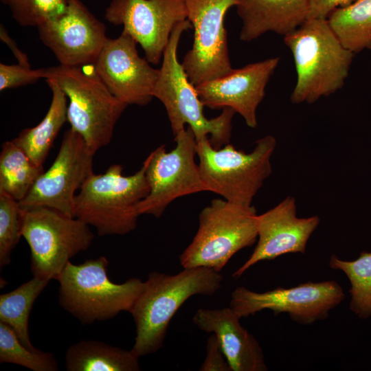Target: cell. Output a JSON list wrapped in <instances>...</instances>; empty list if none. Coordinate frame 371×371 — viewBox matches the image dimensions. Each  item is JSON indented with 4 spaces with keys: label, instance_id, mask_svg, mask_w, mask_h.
I'll list each match as a JSON object with an SVG mask.
<instances>
[{
    "label": "cell",
    "instance_id": "1",
    "mask_svg": "<svg viewBox=\"0 0 371 371\" xmlns=\"http://www.w3.org/2000/svg\"><path fill=\"white\" fill-rule=\"evenodd\" d=\"M223 280L220 272L202 267L183 268L175 275L149 273L129 311L136 330L132 350L139 357L159 350L170 322L181 305L195 295H212Z\"/></svg>",
    "mask_w": 371,
    "mask_h": 371
},
{
    "label": "cell",
    "instance_id": "2",
    "mask_svg": "<svg viewBox=\"0 0 371 371\" xmlns=\"http://www.w3.org/2000/svg\"><path fill=\"white\" fill-rule=\"evenodd\" d=\"M297 75L291 94L293 104H312L341 89L348 76L354 54L344 47L327 19H307L284 36Z\"/></svg>",
    "mask_w": 371,
    "mask_h": 371
},
{
    "label": "cell",
    "instance_id": "3",
    "mask_svg": "<svg viewBox=\"0 0 371 371\" xmlns=\"http://www.w3.org/2000/svg\"><path fill=\"white\" fill-rule=\"evenodd\" d=\"M192 28L186 19L172 30L163 54V61L153 89V97L164 104L174 136L185 129L188 124L196 141L208 137L215 148L229 143L232 120L236 113L231 108L223 109L222 113L212 119L205 117L204 105L195 86L190 81L182 64L178 61L177 48L182 33Z\"/></svg>",
    "mask_w": 371,
    "mask_h": 371
},
{
    "label": "cell",
    "instance_id": "4",
    "mask_svg": "<svg viewBox=\"0 0 371 371\" xmlns=\"http://www.w3.org/2000/svg\"><path fill=\"white\" fill-rule=\"evenodd\" d=\"M122 170L113 164L104 173H93L74 198L73 216L95 227L100 236L134 230L139 216L137 205L149 192L144 162L132 175H123Z\"/></svg>",
    "mask_w": 371,
    "mask_h": 371
},
{
    "label": "cell",
    "instance_id": "5",
    "mask_svg": "<svg viewBox=\"0 0 371 371\" xmlns=\"http://www.w3.org/2000/svg\"><path fill=\"white\" fill-rule=\"evenodd\" d=\"M45 80L54 82L67 100L71 128L95 154L111 142L115 126L127 105L109 90L93 64L45 68Z\"/></svg>",
    "mask_w": 371,
    "mask_h": 371
},
{
    "label": "cell",
    "instance_id": "6",
    "mask_svg": "<svg viewBox=\"0 0 371 371\" xmlns=\"http://www.w3.org/2000/svg\"><path fill=\"white\" fill-rule=\"evenodd\" d=\"M104 256L74 265L68 262L58 278V302L82 324L113 318L129 312L144 286L137 278L115 284L109 278Z\"/></svg>",
    "mask_w": 371,
    "mask_h": 371
},
{
    "label": "cell",
    "instance_id": "7",
    "mask_svg": "<svg viewBox=\"0 0 371 371\" xmlns=\"http://www.w3.org/2000/svg\"><path fill=\"white\" fill-rule=\"evenodd\" d=\"M276 146V139L270 135L258 139L248 153L229 143L215 148L208 137L196 141L199 172L206 190L227 201L251 205L271 173V157Z\"/></svg>",
    "mask_w": 371,
    "mask_h": 371
},
{
    "label": "cell",
    "instance_id": "8",
    "mask_svg": "<svg viewBox=\"0 0 371 371\" xmlns=\"http://www.w3.org/2000/svg\"><path fill=\"white\" fill-rule=\"evenodd\" d=\"M256 216L252 205L213 199L199 214L198 230L179 256L181 265L220 272L234 254L256 241Z\"/></svg>",
    "mask_w": 371,
    "mask_h": 371
},
{
    "label": "cell",
    "instance_id": "9",
    "mask_svg": "<svg viewBox=\"0 0 371 371\" xmlns=\"http://www.w3.org/2000/svg\"><path fill=\"white\" fill-rule=\"evenodd\" d=\"M20 221L30 249L31 271L40 279L57 280L70 259L94 238L89 225L49 207L21 209Z\"/></svg>",
    "mask_w": 371,
    "mask_h": 371
},
{
    "label": "cell",
    "instance_id": "10",
    "mask_svg": "<svg viewBox=\"0 0 371 371\" xmlns=\"http://www.w3.org/2000/svg\"><path fill=\"white\" fill-rule=\"evenodd\" d=\"M176 146L167 152L164 145L152 151L144 163L149 186L148 195L137 205L139 215L159 218L177 198L207 191L195 162L196 139L188 126L175 136Z\"/></svg>",
    "mask_w": 371,
    "mask_h": 371
},
{
    "label": "cell",
    "instance_id": "11",
    "mask_svg": "<svg viewBox=\"0 0 371 371\" xmlns=\"http://www.w3.org/2000/svg\"><path fill=\"white\" fill-rule=\"evenodd\" d=\"M344 297L341 286L335 280L310 281L262 293L238 286L232 293L229 306L241 318L269 309L275 315L286 313L292 320L308 325L326 319Z\"/></svg>",
    "mask_w": 371,
    "mask_h": 371
},
{
    "label": "cell",
    "instance_id": "12",
    "mask_svg": "<svg viewBox=\"0 0 371 371\" xmlns=\"http://www.w3.org/2000/svg\"><path fill=\"white\" fill-rule=\"evenodd\" d=\"M188 20L194 29L192 48L181 63L190 81L196 86L233 70L224 20L237 0H184Z\"/></svg>",
    "mask_w": 371,
    "mask_h": 371
},
{
    "label": "cell",
    "instance_id": "13",
    "mask_svg": "<svg viewBox=\"0 0 371 371\" xmlns=\"http://www.w3.org/2000/svg\"><path fill=\"white\" fill-rule=\"evenodd\" d=\"M94 155L78 133L67 130L55 160L19 202L20 208L46 207L73 216L76 192L93 173Z\"/></svg>",
    "mask_w": 371,
    "mask_h": 371
},
{
    "label": "cell",
    "instance_id": "14",
    "mask_svg": "<svg viewBox=\"0 0 371 371\" xmlns=\"http://www.w3.org/2000/svg\"><path fill=\"white\" fill-rule=\"evenodd\" d=\"M187 17L184 0H112L104 14L107 21L123 26L153 65L160 63L172 30Z\"/></svg>",
    "mask_w": 371,
    "mask_h": 371
},
{
    "label": "cell",
    "instance_id": "15",
    "mask_svg": "<svg viewBox=\"0 0 371 371\" xmlns=\"http://www.w3.org/2000/svg\"><path fill=\"white\" fill-rule=\"evenodd\" d=\"M37 28L41 42L63 66L93 64L108 39L104 24L80 0H69L64 12Z\"/></svg>",
    "mask_w": 371,
    "mask_h": 371
},
{
    "label": "cell",
    "instance_id": "16",
    "mask_svg": "<svg viewBox=\"0 0 371 371\" xmlns=\"http://www.w3.org/2000/svg\"><path fill=\"white\" fill-rule=\"evenodd\" d=\"M137 42L122 32L116 38H109L96 60L95 69L109 89L119 100L126 104L144 106L153 97L159 69L141 58Z\"/></svg>",
    "mask_w": 371,
    "mask_h": 371
},
{
    "label": "cell",
    "instance_id": "17",
    "mask_svg": "<svg viewBox=\"0 0 371 371\" xmlns=\"http://www.w3.org/2000/svg\"><path fill=\"white\" fill-rule=\"evenodd\" d=\"M319 223L318 216L298 217L295 199L291 196L265 213L257 214L256 246L233 277H240L262 260H273L287 254H304L308 241Z\"/></svg>",
    "mask_w": 371,
    "mask_h": 371
},
{
    "label": "cell",
    "instance_id": "18",
    "mask_svg": "<svg viewBox=\"0 0 371 371\" xmlns=\"http://www.w3.org/2000/svg\"><path fill=\"white\" fill-rule=\"evenodd\" d=\"M279 61V57L267 58L203 82L195 86L199 97L203 104L211 109H234L249 127L256 128L258 106Z\"/></svg>",
    "mask_w": 371,
    "mask_h": 371
},
{
    "label": "cell",
    "instance_id": "19",
    "mask_svg": "<svg viewBox=\"0 0 371 371\" xmlns=\"http://www.w3.org/2000/svg\"><path fill=\"white\" fill-rule=\"evenodd\" d=\"M241 317L230 306L199 308L194 324L201 330L216 335L232 371H266L262 350L240 324Z\"/></svg>",
    "mask_w": 371,
    "mask_h": 371
},
{
    "label": "cell",
    "instance_id": "20",
    "mask_svg": "<svg viewBox=\"0 0 371 371\" xmlns=\"http://www.w3.org/2000/svg\"><path fill=\"white\" fill-rule=\"evenodd\" d=\"M240 39L250 42L267 32L285 36L308 17L309 0H237Z\"/></svg>",
    "mask_w": 371,
    "mask_h": 371
},
{
    "label": "cell",
    "instance_id": "21",
    "mask_svg": "<svg viewBox=\"0 0 371 371\" xmlns=\"http://www.w3.org/2000/svg\"><path fill=\"white\" fill-rule=\"evenodd\" d=\"M52 98L43 119L35 126L23 129L12 142L37 166H43L60 128L67 120V98L53 81L46 80Z\"/></svg>",
    "mask_w": 371,
    "mask_h": 371
},
{
    "label": "cell",
    "instance_id": "22",
    "mask_svg": "<svg viewBox=\"0 0 371 371\" xmlns=\"http://www.w3.org/2000/svg\"><path fill=\"white\" fill-rule=\"evenodd\" d=\"M139 356L95 340H82L70 346L65 353L67 371H137Z\"/></svg>",
    "mask_w": 371,
    "mask_h": 371
},
{
    "label": "cell",
    "instance_id": "23",
    "mask_svg": "<svg viewBox=\"0 0 371 371\" xmlns=\"http://www.w3.org/2000/svg\"><path fill=\"white\" fill-rule=\"evenodd\" d=\"M327 21L345 48L353 54L371 50V0H355L338 8Z\"/></svg>",
    "mask_w": 371,
    "mask_h": 371
},
{
    "label": "cell",
    "instance_id": "24",
    "mask_svg": "<svg viewBox=\"0 0 371 371\" xmlns=\"http://www.w3.org/2000/svg\"><path fill=\"white\" fill-rule=\"evenodd\" d=\"M36 277L14 290L0 295V322L10 326L20 341L31 350H38L29 334V317L33 304L49 283Z\"/></svg>",
    "mask_w": 371,
    "mask_h": 371
},
{
    "label": "cell",
    "instance_id": "25",
    "mask_svg": "<svg viewBox=\"0 0 371 371\" xmlns=\"http://www.w3.org/2000/svg\"><path fill=\"white\" fill-rule=\"evenodd\" d=\"M43 172V166L36 165L12 141L3 143L0 153V192L19 202Z\"/></svg>",
    "mask_w": 371,
    "mask_h": 371
},
{
    "label": "cell",
    "instance_id": "26",
    "mask_svg": "<svg viewBox=\"0 0 371 371\" xmlns=\"http://www.w3.org/2000/svg\"><path fill=\"white\" fill-rule=\"evenodd\" d=\"M329 267L344 273L350 288V310L360 319L371 317V252L362 251L354 260H344L332 255Z\"/></svg>",
    "mask_w": 371,
    "mask_h": 371
},
{
    "label": "cell",
    "instance_id": "27",
    "mask_svg": "<svg viewBox=\"0 0 371 371\" xmlns=\"http://www.w3.org/2000/svg\"><path fill=\"white\" fill-rule=\"evenodd\" d=\"M0 363L23 366L33 371H57L58 363L53 353L33 351L19 339L12 328L0 322Z\"/></svg>",
    "mask_w": 371,
    "mask_h": 371
},
{
    "label": "cell",
    "instance_id": "28",
    "mask_svg": "<svg viewBox=\"0 0 371 371\" xmlns=\"http://www.w3.org/2000/svg\"><path fill=\"white\" fill-rule=\"evenodd\" d=\"M14 20L25 27H38L61 14L69 0H1Z\"/></svg>",
    "mask_w": 371,
    "mask_h": 371
},
{
    "label": "cell",
    "instance_id": "29",
    "mask_svg": "<svg viewBox=\"0 0 371 371\" xmlns=\"http://www.w3.org/2000/svg\"><path fill=\"white\" fill-rule=\"evenodd\" d=\"M20 206L16 201L0 192V267L10 263L12 249L18 244L21 235Z\"/></svg>",
    "mask_w": 371,
    "mask_h": 371
},
{
    "label": "cell",
    "instance_id": "30",
    "mask_svg": "<svg viewBox=\"0 0 371 371\" xmlns=\"http://www.w3.org/2000/svg\"><path fill=\"white\" fill-rule=\"evenodd\" d=\"M45 78V68L33 69L19 64H0V90L17 88L34 84Z\"/></svg>",
    "mask_w": 371,
    "mask_h": 371
},
{
    "label": "cell",
    "instance_id": "31",
    "mask_svg": "<svg viewBox=\"0 0 371 371\" xmlns=\"http://www.w3.org/2000/svg\"><path fill=\"white\" fill-rule=\"evenodd\" d=\"M199 370L232 371L219 341L214 333L208 337L207 341L206 356Z\"/></svg>",
    "mask_w": 371,
    "mask_h": 371
},
{
    "label": "cell",
    "instance_id": "32",
    "mask_svg": "<svg viewBox=\"0 0 371 371\" xmlns=\"http://www.w3.org/2000/svg\"><path fill=\"white\" fill-rule=\"evenodd\" d=\"M355 0H309L308 17L327 19L335 9L346 6Z\"/></svg>",
    "mask_w": 371,
    "mask_h": 371
},
{
    "label": "cell",
    "instance_id": "33",
    "mask_svg": "<svg viewBox=\"0 0 371 371\" xmlns=\"http://www.w3.org/2000/svg\"><path fill=\"white\" fill-rule=\"evenodd\" d=\"M0 38L10 49L18 64L25 67H31L27 54L18 48L15 41L10 37L2 25L0 26Z\"/></svg>",
    "mask_w": 371,
    "mask_h": 371
}]
</instances>
